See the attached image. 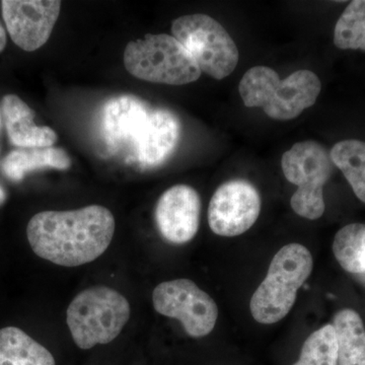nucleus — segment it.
<instances>
[{
  "instance_id": "f8f14e48",
  "label": "nucleus",
  "mask_w": 365,
  "mask_h": 365,
  "mask_svg": "<svg viewBox=\"0 0 365 365\" xmlns=\"http://www.w3.org/2000/svg\"><path fill=\"white\" fill-rule=\"evenodd\" d=\"M179 120L167 110L150 111L135 144L137 158L145 165L165 162L176 148L180 138Z\"/></svg>"
},
{
  "instance_id": "4468645a",
  "label": "nucleus",
  "mask_w": 365,
  "mask_h": 365,
  "mask_svg": "<svg viewBox=\"0 0 365 365\" xmlns=\"http://www.w3.org/2000/svg\"><path fill=\"white\" fill-rule=\"evenodd\" d=\"M150 113L138 98L130 96L113 98L106 105L103 116L106 136L112 143L135 144Z\"/></svg>"
},
{
  "instance_id": "b1692460",
  "label": "nucleus",
  "mask_w": 365,
  "mask_h": 365,
  "mask_svg": "<svg viewBox=\"0 0 365 365\" xmlns=\"http://www.w3.org/2000/svg\"><path fill=\"white\" fill-rule=\"evenodd\" d=\"M1 119H2V113H1V109H0V126H1Z\"/></svg>"
},
{
  "instance_id": "412c9836",
  "label": "nucleus",
  "mask_w": 365,
  "mask_h": 365,
  "mask_svg": "<svg viewBox=\"0 0 365 365\" xmlns=\"http://www.w3.org/2000/svg\"><path fill=\"white\" fill-rule=\"evenodd\" d=\"M294 365H338V343L332 324L322 327L307 337L299 359Z\"/></svg>"
},
{
  "instance_id": "6e6552de",
  "label": "nucleus",
  "mask_w": 365,
  "mask_h": 365,
  "mask_svg": "<svg viewBox=\"0 0 365 365\" xmlns=\"http://www.w3.org/2000/svg\"><path fill=\"white\" fill-rule=\"evenodd\" d=\"M153 302L158 314L181 322L185 332L191 337H205L217 322V304L192 280L160 283L153 289Z\"/></svg>"
},
{
  "instance_id": "2eb2a0df",
  "label": "nucleus",
  "mask_w": 365,
  "mask_h": 365,
  "mask_svg": "<svg viewBox=\"0 0 365 365\" xmlns=\"http://www.w3.org/2000/svg\"><path fill=\"white\" fill-rule=\"evenodd\" d=\"M71 160L66 150L55 148H20L9 153L1 163L4 176L13 182H21L34 170H67Z\"/></svg>"
},
{
  "instance_id": "f257e3e1",
  "label": "nucleus",
  "mask_w": 365,
  "mask_h": 365,
  "mask_svg": "<svg viewBox=\"0 0 365 365\" xmlns=\"http://www.w3.org/2000/svg\"><path fill=\"white\" fill-rule=\"evenodd\" d=\"M114 232V215L101 205L43 211L34 215L26 227L34 253L64 267H78L97 260L109 248Z\"/></svg>"
},
{
  "instance_id": "aec40b11",
  "label": "nucleus",
  "mask_w": 365,
  "mask_h": 365,
  "mask_svg": "<svg viewBox=\"0 0 365 365\" xmlns=\"http://www.w3.org/2000/svg\"><path fill=\"white\" fill-rule=\"evenodd\" d=\"M334 44L341 50L365 51V0L346 7L334 29Z\"/></svg>"
},
{
  "instance_id": "f3484780",
  "label": "nucleus",
  "mask_w": 365,
  "mask_h": 365,
  "mask_svg": "<svg viewBox=\"0 0 365 365\" xmlns=\"http://www.w3.org/2000/svg\"><path fill=\"white\" fill-rule=\"evenodd\" d=\"M338 343V365H365V328L357 312L341 309L332 324Z\"/></svg>"
},
{
  "instance_id": "7ed1b4c3",
  "label": "nucleus",
  "mask_w": 365,
  "mask_h": 365,
  "mask_svg": "<svg viewBox=\"0 0 365 365\" xmlns=\"http://www.w3.org/2000/svg\"><path fill=\"white\" fill-rule=\"evenodd\" d=\"M313 267V256L306 247L289 244L281 248L271 261L265 279L252 295L250 309L253 318L264 325L284 319Z\"/></svg>"
},
{
  "instance_id": "6ab92c4d",
  "label": "nucleus",
  "mask_w": 365,
  "mask_h": 365,
  "mask_svg": "<svg viewBox=\"0 0 365 365\" xmlns=\"http://www.w3.org/2000/svg\"><path fill=\"white\" fill-rule=\"evenodd\" d=\"M333 253L346 272L365 275V225L351 223L341 228L334 237Z\"/></svg>"
},
{
  "instance_id": "dca6fc26",
  "label": "nucleus",
  "mask_w": 365,
  "mask_h": 365,
  "mask_svg": "<svg viewBox=\"0 0 365 365\" xmlns=\"http://www.w3.org/2000/svg\"><path fill=\"white\" fill-rule=\"evenodd\" d=\"M0 365H56L49 350L16 327L0 329Z\"/></svg>"
},
{
  "instance_id": "1a4fd4ad",
  "label": "nucleus",
  "mask_w": 365,
  "mask_h": 365,
  "mask_svg": "<svg viewBox=\"0 0 365 365\" xmlns=\"http://www.w3.org/2000/svg\"><path fill=\"white\" fill-rule=\"evenodd\" d=\"M260 212V194L253 185L232 180L222 184L211 198L209 227L220 237H237L253 227Z\"/></svg>"
},
{
  "instance_id": "39448f33",
  "label": "nucleus",
  "mask_w": 365,
  "mask_h": 365,
  "mask_svg": "<svg viewBox=\"0 0 365 365\" xmlns=\"http://www.w3.org/2000/svg\"><path fill=\"white\" fill-rule=\"evenodd\" d=\"M124 66L131 76L163 85H187L201 76L193 57L176 38L167 34H148L128 43Z\"/></svg>"
},
{
  "instance_id": "9d476101",
  "label": "nucleus",
  "mask_w": 365,
  "mask_h": 365,
  "mask_svg": "<svg viewBox=\"0 0 365 365\" xmlns=\"http://www.w3.org/2000/svg\"><path fill=\"white\" fill-rule=\"evenodd\" d=\"M0 4L9 37L26 52L47 43L61 9L59 0H4Z\"/></svg>"
},
{
  "instance_id": "0eeeda50",
  "label": "nucleus",
  "mask_w": 365,
  "mask_h": 365,
  "mask_svg": "<svg viewBox=\"0 0 365 365\" xmlns=\"http://www.w3.org/2000/svg\"><path fill=\"white\" fill-rule=\"evenodd\" d=\"M172 33L195 60L201 72L211 78H227L239 63L240 53L235 41L207 14H188L177 19L173 21Z\"/></svg>"
},
{
  "instance_id": "5701e85b",
  "label": "nucleus",
  "mask_w": 365,
  "mask_h": 365,
  "mask_svg": "<svg viewBox=\"0 0 365 365\" xmlns=\"http://www.w3.org/2000/svg\"><path fill=\"white\" fill-rule=\"evenodd\" d=\"M6 193L4 189L0 186V207L6 203Z\"/></svg>"
},
{
  "instance_id": "f03ea898",
  "label": "nucleus",
  "mask_w": 365,
  "mask_h": 365,
  "mask_svg": "<svg viewBox=\"0 0 365 365\" xmlns=\"http://www.w3.org/2000/svg\"><path fill=\"white\" fill-rule=\"evenodd\" d=\"M321 90V81L313 71L299 69L280 79L277 72L267 66L252 67L239 85L246 107L262 108L269 118L277 121L299 117L316 104Z\"/></svg>"
},
{
  "instance_id": "ddd939ff",
  "label": "nucleus",
  "mask_w": 365,
  "mask_h": 365,
  "mask_svg": "<svg viewBox=\"0 0 365 365\" xmlns=\"http://www.w3.org/2000/svg\"><path fill=\"white\" fill-rule=\"evenodd\" d=\"M1 113L7 136L13 145L21 148H52L56 143L55 131L34 123L35 113L18 96L2 98Z\"/></svg>"
},
{
  "instance_id": "a211bd4d",
  "label": "nucleus",
  "mask_w": 365,
  "mask_h": 365,
  "mask_svg": "<svg viewBox=\"0 0 365 365\" xmlns=\"http://www.w3.org/2000/svg\"><path fill=\"white\" fill-rule=\"evenodd\" d=\"M336 168L343 173L346 180L361 202L365 203V143L357 139L340 141L330 151Z\"/></svg>"
},
{
  "instance_id": "423d86ee",
  "label": "nucleus",
  "mask_w": 365,
  "mask_h": 365,
  "mask_svg": "<svg viewBox=\"0 0 365 365\" xmlns=\"http://www.w3.org/2000/svg\"><path fill=\"white\" fill-rule=\"evenodd\" d=\"M281 168L288 182L297 186L290 205L300 217L321 218L325 212L324 186L334 172L330 153L317 141L295 143L281 158Z\"/></svg>"
},
{
  "instance_id": "20e7f679",
  "label": "nucleus",
  "mask_w": 365,
  "mask_h": 365,
  "mask_svg": "<svg viewBox=\"0 0 365 365\" xmlns=\"http://www.w3.org/2000/svg\"><path fill=\"white\" fill-rule=\"evenodd\" d=\"M130 304L111 287H93L79 292L69 304L66 323L78 348L91 349L116 339L130 319Z\"/></svg>"
},
{
  "instance_id": "9b49d317",
  "label": "nucleus",
  "mask_w": 365,
  "mask_h": 365,
  "mask_svg": "<svg viewBox=\"0 0 365 365\" xmlns=\"http://www.w3.org/2000/svg\"><path fill=\"white\" fill-rule=\"evenodd\" d=\"M201 199L188 185L168 189L155 206V223L165 242L184 245L191 242L200 225Z\"/></svg>"
},
{
  "instance_id": "4be33fe9",
  "label": "nucleus",
  "mask_w": 365,
  "mask_h": 365,
  "mask_svg": "<svg viewBox=\"0 0 365 365\" xmlns=\"http://www.w3.org/2000/svg\"><path fill=\"white\" fill-rule=\"evenodd\" d=\"M7 42L6 38V32L4 26H2V24L0 23V53L4 51V48H6Z\"/></svg>"
}]
</instances>
